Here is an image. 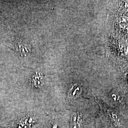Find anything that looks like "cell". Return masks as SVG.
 Returning <instances> with one entry per match:
<instances>
[{
    "instance_id": "cell-5",
    "label": "cell",
    "mask_w": 128,
    "mask_h": 128,
    "mask_svg": "<svg viewBox=\"0 0 128 128\" xmlns=\"http://www.w3.org/2000/svg\"><path fill=\"white\" fill-rule=\"evenodd\" d=\"M29 86L32 91L41 92L44 90L45 87V80L44 76L40 74L33 76L30 79Z\"/></svg>"
},
{
    "instance_id": "cell-2",
    "label": "cell",
    "mask_w": 128,
    "mask_h": 128,
    "mask_svg": "<svg viewBox=\"0 0 128 128\" xmlns=\"http://www.w3.org/2000/svg\"><path fill=\"white\" fill-rule=\"evenodd\" d=\"M69 111V128H95L99 111L97 112L86 106Z\"/></svg>"
},
{
    "instance_id": "cell-6",
    "label": "cell",
    "mask_w": 128,
    "mask_h": 128,
    "mask_svg": "<svg viewBox=\"0 0 128 128\" xmlns=\"http://www.w3.org/2000/svg\"><path fill=\"white\" fill-rule=\"evenodd\" d=\"M12 115L5 113L0 109V126L5 127Z\"/></svg>"
},
{
    "instance_id": "cell-4",
    "label": "cell",
    "mask_w": 128,
    "mask_h": 128,
    "mask_svg": "<svg viewBox=\"0 0 128 128\" xmlns=\"http://www.w3.org/2000/svg\"><path fill=\"white\" fill-rule=\"evenodd\" d=\"M99 114L108 128H128L126 116L119 110L103 106Z\"/></svg>"
},
{
    "instance_id": "cell-8",
    "label": "cell",
    "mask_w": 128,
    "mask_h": 128,
    "mask_svg": "<svg viewBox=\"0 0 128 128\" xmlns=\"http://www.w3.org/2000/svg\"><path fill=\"white\" fill-rule=\"evenodd\" d=\"M0 128H5V127H2V126H0Z\"/></svg>"
},
{
    "instance_id": "cell-7",
    "label": "cell",
    "mask_w": 128,
    "mask_h": 128,
    "mask_svg": "<svg viewBox=\"0 0 128 128\" xmlns=\"http://www.w3.org/2000/svg\"><path fill=\"white\" fill-rule=\"evenodd\" d=\"M95 128H107L99 114L96 118Z\"/></svg>"
},
{
    "instance_id": "cell-1",
    "label": "cell",
    "mask_w": 128,
    "mask_h": 128,
    "mask_svg": "<svg viewBox=\"0 0 128 128\" xmlns=\"http://www.w3.org/2000/svg\"><path fill=\"white\" fill-rule=\"evenodd\" d=\"M46 112L32 106H25L14 110L5 128H33L39 124Z\"/></svg>"
},
{
    "instance_id": "cell-3",
    "label": "cell",
    "mask_w": 128,
    "mask_h": 128,
    "mask_svg": "<svg viewBox=\"0 0 128 128\" xmlns=\"http://www.w3.org/2000/svg\"><path fill=\"white\" fill-rule=\"evenodd\" d=\"M69 111L64 110L46 114L33 128H69Z\"/></svg>"
}]
</instances>
